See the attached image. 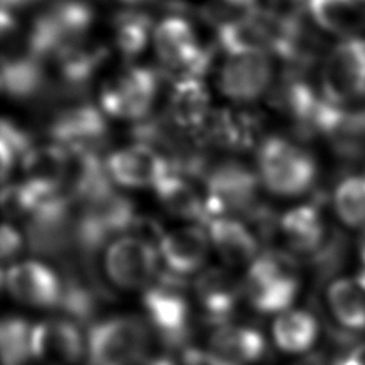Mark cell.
I'll use <instances>...</instances> for the list:
<instances>
[{
	"mask_svg": "<svg viewBox=\"0 0 365 365\" xmlns=\"http://www.w3.org/2000/svg\"><path fill=\"white\" fill-rule=\"evenodd\" d=\"M158 248L154 244L127 234L107 245L103 265L114 287L137 291L154 282L158 274Z\"/></svg>",
	"mask_w": 365,
	"mask_h": 365,
	"instance_id": "obj_12",
	"label": "cell"
},
{
	"mask_svg": "<svg viewBox=\"0 0 365 365\" xmlns=\"http://www.w3.org/2000/svg\"><path fill=\"white\" fill-rule=\"evenodd\" d=\"M160 205L173 217L204 225L208 222L205 197L195 188L194 181L170 173L154 188Z\"/></svg>",
	"mask_w": 365,
	"mask_h": 365,
	"instance_id": "obj_26",
	"label": "cell"
},
{
	"mask_svg": "<svg viewBox=\"0 0 365 365\" xmlns=\"http://www.w3.org/2000/svg\"><path fill=\"white\" fill-rule=\"evenodd\" d=\"M0 83L4 96L14 101H48L51 94L46 63L33 56L26 44L4 47Z\"/></svg>",
	"mask_w": 365,
	"mask_h": 365,
	"instance_id": "obj_16",
	"label": "cell"
},
{
	"mask_svg": "<svg viewBox=\"0 0 365 365\" xmlns=\"http://www.w3.org/2000/svg\"><path fill=\"white\" fill-rule=\"evenodd\" d=\"M321 90L336 106L365 97V40L345 38L331 48L321 68Z\"/></svg>",
	"mask_w": 365,
	"mask_h": 365,
	"instance_id": "obj_10",
	"label": "cell"
},
{
	"mask_svg": "<svg viewBox=\"0 0 365 365\" xmlns=\"http://www.w3.org/2000/svg\"><path fill=\"white\" fill-rule=\"evenodd\" d=\"M46 135L66 148L101 154L108 140L107 117L98 106L83 98L57 103L47 118Z\"/></svg>",
	"mask_w": 365,
	"mask_h": 365,
	"instance_id": "obj_9",
	"label": "cell"
},
{
	"mask_svg": "<svg viewBox=\"0 0 365 365\" xmlns=\"http://www.w3.org/2000/svg\"><path fill=\"white\" fill-rule=\"evenodd\" d=\"M151 44L167 83L188 77L202 78L212 67L218 50L215 43H202L191 19L181 14H167L155 23Z\"/></svg>",
	"mask_w": 365,
	"mask_h": 365,
	"instance_id": "obj_1",
	"label": "cell"
},
{
	"mask_svg": "<svg viewBox=\"0 0 365 365\" xmlns=\"http://www.w3.org/2000/svg\"><path fill=\"white\" fill-rule=\"evenodd\" d=\"M143 305L148 322L167 344H182L188 332L190 304L180 275L168 272L144 289Z\"/></svg>",
	"mask_w": 365,
	"mask_h": 365,
	"instance_id": "obj_13",
	"label": "cell"
},
{
	"mask_svg": "<svg viewBox=\"0 0 365 365\" xmlns=\"http://www.w3.org/2000/svg\"><path fill=\"white\" fill-rule=\"evenodd\" d=\"M278 230L297 254H317L327 241V228L317 202L289 208L279 217Z\"/></svg>",
	"mask_w": 365,
	"mask_h": 365,
	"instance_id": "obj_25",
	"label": "cell"
},
{
	"mask_svg": "<svg viewBox=\"0 0 365 365\" xmlns=\"http://www.w3.org/2000/svg\"><path fill=\"white\" fill-rule=\"evenodd\" d=\"M197 138L208 150L231 153L251 150L264 140L262 115L247 108H214Z\"/></svg>",
	"mask_w": 365,
	"mask_h": 365,
	"instance_id": "obj_14",
	"label": "cell"
},
{
	"mask_svg": "<svg viewBox=\"0 0 365 365\" xmlns=\"http://www.w3.org/2000/svg\"><path fill=\"white\" fill-rule=\"evenodd\" d=\"M194 294L210 319L225 324L242 295V287L228 271L208 268L194 281Z\"/></svg>",
	"mask_w": 365,
	"mask_h": 365,
	"instance_id": "obj_24",
	"label": "cell"
},
{
	"mask_svg": "<svg viewBox=\"0 0 365 365\" xmlns=\"http://www.w3.org/2000/svg\"><path fill=\"white\" fill-rule=\"evenodd\" d=\"M68 163V148L51 141L36 144L20 164L23 181L44 198L63 194Z\"/></svg>",
	"mask_w": 365,
	"mask_h": 365,
	"instance_id": "obj_22",
	"label": "cell"
},
{
	"mask_svg": "<svg viewBox=\"0 0 365 365\" xmlns=\"http://www.w3.org/2000/svg\"><path fill=\"white\" fill-rule=\"evenodd\" d=\"M46 198L27 182H6L1 191V210L7 218L30 217Z\"/></svg>",
	"mask_w": 365,
	"mask_h": 365,
	"instance_id": "obj_35",
	"label": "cell"
},
{
	"mask_svg": "<svg viewBox=\"0 0 365 365\" xmlns=\"http://www.w3.org/2000/svg\"><path fill=\"white\" fill-rule=\"evenodd\" d=\"M311 20L324 31L352 38L365 27V10L359 0H307Z\"/></svg>",
	"mask_w": 365,
	"mask_h": 365,
	"instance_id": "obj_28",
	"label": "cell"
},
{
	"mask_svg": "<svg viewBox=\"0 0 365 365\" xmlns=\"http://www.w3.org/2000/svg\"><path fill=\"white\" fill-rule=\"evenodd\" d=\"M24 245L23 234L11 224L4 222L1 227V258L4 261L16 258Z\"/></svg>",
	"mask_w": 365,
	"mask_h": 365,
	"instance_id": "obj_36",
	"label": "cell"
},
{
	"mask_svg": "<svg viewBox=\"0 0 365 365\" xmlns=\"http://www.w3.org/2000/svg\"><path fill=\"white\" fill-rule=\"evenodd\" d=\"M274 342L288 354L308 351L318 336V324L312 314L304 309H287L278 314L272 325Z\"/></svg>",
	"mask_w": 365,
	"mask_h": 365,
	"instance_id": "obj_29",
	"label": "cell"
},
{
	"mask_svg": "<svg viewBox=\"0 0 365 365\" xmlns=\"http://www.w3.org/2000/svg\"><path fill=\"white\" fill-rule=\"evenodd\" d=\"M94 10L86 0H53L31 21L26 34L29 51L41 61H54L90 38Z\"/></svg>",
	"mask_w": 365,
	"mask_h": 365,
	"instance_id": "obj_2",
	"label": "cell"
},
{
	"mask_svg": "<svg viewBox=\"0 0 365 365\" xmlns=\"http://www.w3.org/2000/svg\"><path fill=\"white\" fill-rule=\"evenodd\" d=\"M150 346L147 324L131 315L110 317L91 325L86 338L88 365H135Z\"/></svg>",
	"mask_w": 365,
	"mask_h": 365,
	"instance_id": "obj_7",
	"label": "cell"
},
{
	"mask_svg": "<svg viewBox=\"0 0 365 365\" xmlns=\"http://www.w3.org/2000/svg\"><path fill=\"white\" fill-rule=\"evenodd\" d=\"M137 217L134 202L110 187L77 204L76 248L83 257L96 254L104 244L130 232Z\"/></svg>",
	"mask_w": 365,
	"mask_h": 365,
	"instance_id": "obj_4",
	"label": "cell"
},
{
	"mask_svg": "<svg viewBox=\"0 0 365 365\" xmlns=\"http://www.w3.org/2000/svg\"><path fill=\"white\" fill-rule=\"evenodd\" d=\"M327 299L335 319L348 329H365V289L354 279L339 278L331 282Z\"/></svg>",
	"mask_w": 365,
	"mask_h": 365,
	"instance_id": "obj_30",
	"label": "cell"
},
{
	"mask_svg": "<svg viewBox=\"0 0 365 365\" xmlns=\"http://www.w3.org/2000/svg\"><path fill=\"white\" fill-rule=\"evenodd\" d=\"M274 73L272 56L268 53H228L217 70V87L232 103L250 104L268 94Z\"/></svg>",
	"mask_w": 365,
	"mask_h": 365,
	"instance_id": "obj_11",
	"label": "cell"
},
{
	"mask_svg": "<svg viewBox=\"0 0 365 365\" xmlns=\"http://www.w3.org/2000/svg\"><path fill=\"white\" fill-rule=\"evenodd\" d=\"M202 184L208 221L214 217L241 218L240 215L245 220L262 202L258 173L240 160L212 163Z\"/></svg>",
	"mask_w": 365,
	"mask_h": 365,
	"instance_id": "obj_6",
	"label": "cell"
},
{
	"mask_svg": "<svg viewBox=\"0 0 365 365\" xmlns=\"http://www.w3.org/2000/svg\"><path fill=\"white\" fill-rule=\"evenodd\" d=\"M164 81L158 67L130 64L103 83L98 107L106 117L138 123L153 114Z\"/></svg>",
	"mask_w": 365,
	"mask_h": 365,
	"instance_id": "obj_5",
	"label": "cell"
},
{
	"mask_svg": "<svg viewBox=\"0 0 365 365\" xmlns=\"http://www.w3.org/2000/svg\"><path fill=\"white\" fill-rule=\"evenodd\" d=\"M205 225L211 247L227 265H251L258 257V237L244 220L214 217Z\"/></svg>",
	"mask_w": 365,
	"mask_h": 365,
	"instance_id": "obj_23",
	"label": "cell"
},
{
	"mask_svg": "<svg viewBox=\"0 0 365 365\" xmlns=\"http://www.w3.org/2000/svg\"><path fill=\"white\" fill-rule=\"evenodd\" d=\"M358 248H359V257L365 267V228H362V232H361V237L358 241Z\"/></svg>",
	"mask_w": 365,
	"mask_h": 365,
	"instance_id": "obj_41",
	"label": "cell"
},
{
	"mask_svg": "<svg viewBox=\"0 0 365 365\" xmlns=\"http://www.w3.org/2000/svg\"><path fill=\"white\" fill-rule=\"evenodd\" d=\"M212 110L211 96L202 78L188 77L171 83L164 113L184 133L197 137Z\"/></svg>",
	"mask_w": 365,
	"mask_h": 365,
	"instance_id": "obj_21",
	"label": "cell"
},
{
	"mask_svg": "<svg viewBox=\"0 0 365 365\" xmlns=\"http://www.w3.org/2000/svg\"><path fill=\"white\" fill-rule=\"evenodd\" d=\"M262 7L258 0H207L197 9V17L215 31L241 20Z\"/></svg>",
	"mask_w": 365,
	"mask_h": 365,
	"instance_id": "obj_34",
	"label": "cell"
},
{
	"mask_svg": "<svg viewBox=\"0 0 365 365\" xmlns=\"http://www.w3.org/2000/svg\"><path fill=\"white\" fill-rule=\"evenodd\" d=\"M267 7L284 16H294L304 11L307 0H267Z\"/></svg>",
	"mask_w": 365,
	"mask_h": 365,
	"instance_id": "obj_37",
	"label": "cell"
},
{
	"mask_svg": "<svg viewBox=\"0 0 365 365\" xmlns=\"http://www.w3.org/2000/svg\"><path fill=\"white\" fill-rule=\"evenodd\" d=\"M33 358L44 365H76L86 355V339L70 318H51L33 325Z\"/></svg>",
	"mask_w": 365,
	"mask_h": 365,
	"instance_id": "obj_18",
	"label": "cell"
},
{
	"mask_svg": "<svg viewBox=\"0 0 365 365\" xmlns=\"http://www.w3.org/2000/svg\"><path fill=\"white\" fill-rule=\"evenodd\" d=\"M359 1H365V0H359Z\"/></svg>",
	"mask_w": 365,
	"mask_h": 365,
	"instance_id": "obj_43",
	"label": "cell"
},
{
	"mask_svg": "<svg viewBox=\"0 0 365 365\" xmlns=\"http://www.w3.org/2000/svg\"><path fill=\"white\" fill-rule=\"evenodd\" d=\"M154 27L153 16L143 9L128 7L117 11L111 19L114 48L131 61L153 43Z\"/></svg>",
	"mask_w": 365,
	"mask_h": 365,
	"instance_id": "obj_27",
	"label": "cell"
},
{
	"mask_svg": "<svg viewBox=\"0 0 365 365\" xmlns=\"http://www.w3.org/2000/svg\"><path fill=\"white\" fill-rule=\"evenodd\" d=\"M31 329L26 319L10 315L1 321L0 351L3 365H26L31 354Z\"/></svg>",
	"mask_w": 365,
	"mask_h": 365,
	"instance_id": "obj_32",
	"label": "cell"
},
{
	"mask_svg": "<svg viewBox=\"0 0 365 365\" xmlns=\"http://www.w3.org/2000/svg\"><path fill=\"white\" fill-rule=\"evenodd\" d=\"M145 365H177L170 356H154Z\"/></svg>",
	"mask_w": 365,
	"mask_h": 365,
	"instance_id": "obj_40",
	"label": "cell"
},
{
	"mask_svg": "<svg viewBox=\"0 0 365 365\" xmlns=\"http://www.w3.org/2000/svg\"><path fill=\"white\" fill-rule=\"evenodd\" d=\"M120 1L125 3V4L130 6V7H141V6L154 3V1H157V0H120Z\"/></svg>",
	"mask_w": 365,
	"mask_h": 365,
	"instance_id": "obj_42",
	"label": "cell"
},
{
	"mask_svg": "<svg viewBox=\"0 0 365 365\" xmlns=\"http://www.w3.org/2000/svg\"><path fill=\"white\" fill-rule=\"evenodd\" d=\"M41 0H1V9H6V10H10L13 13L21 10V9H26L29 6H33L36 3H38Z\"/></svg>",
	"mask_w": 365,
	"mask_h": 365,
	"instance_id": "obj_38",
	"label": "cell"
},
{
	"mask_svg": "<svg viewBox=\"0 0 365 365\" xmlns=\"http://www.w3.org/2000/svg\"><path fill=\"white\" fill-rule=\"evenodd\" d=\"M33 137L23 125L14 120L4 117L1 120L0 131V160H1V180L7 181V177L16 167H20L26 154L34 147Z\"/></svg>",
	"mask_w": 365,
	"mask_h": 365,
	"instance_id": "obj_33",
	"label": "cell"
},
{
	"mask_svg": "<svg viewBox=\"0 0 365 365\" xmlns=\"http://www.w3.org/2000/svg\"><path fill=\"white\" fill-rule=\"evenodd\" d=\"M202 227L188 224L164 232L157 248L170 272L184 277L202 268L211 248L208 232Z\"/></svg>",
	"mask_w": 365,
	"mask_h": 365,
	"instance_id": "obj_20",
	"label": "cell"
},
{
	"mask_svg": "<svg viewBox=\"0 0 365 365\" xmlns=\"http://www.w3.org/2000/svg\"><path fill=\"white\" fill-rule=\"evenodd\" d=\"M241 287L242 295L255 311L281 314L297 298L299 282L288 255L267 251L248 265Z\"/></svg>",
	"mask_w": 365,
	"mask_h": 365,
	"instance_id": "obj_8",
	"label": "cell"
},
{
	"mask_svg": "<svg viewBox=\"0 0 365 365\" xmlns=\"http://www.w3.org/2000/svg\"><path fill=\"white\" fill-rule=\"evenodd\" d=\"M335 365H365V355L362 352H354L336 361Z\"/></svg>",
	"mask_w": 365,
	"mask_h": 365,
	"instance_id": "obj_39",
	"label": "cell"
},
{
	"mask_svg": "<svg viewBox=\"0 0 365 365\" xmlns=\"http://www.w3.org/2000/svg\"><path fill=\"white\" fill-rule=\"evenodd\" d=\"M9 294L20 304L34 308H56L61 305L64 282L48 265L29 259L11 264L3 274Z\"/></svg>",
	"mask_w": 365,
	"mask_h": 365,
	"instance_id": "obj_17",
	"label": "cell"
},
{
	"mask_svg": "<svg viewBox=\"0 0 365 365\" xmlns=\"http://www.w3.org/2000/svg\"><path fill=\"white\" fill-rule=\"evenodd\" d=\"M257 173L271 194L297 197L311 190L318 167L312 154L294 140L267 135L257 147Z\"/></svg>",
	"mask_w": 365,
	"mask_h": 365,
	"instance_id": "obj_3",
	"label": "cell"
},
{
	"mask_svg": "<svg viewBox=\"0 0 365 365\" xmlns=\"http://www.w3.org/2000/svg\"><path fill=\"white\" fill-rule=\"evenodd\" d=\"M338 218L351 228H365V175H349L338 182L332 194Z\"/></svg>",
	"mask_w": 365,
	"mask_h": 365,
	"instance_id": "obj_31",
	"label": "cell"
},
{
	"mask_svg": "<svg viewBox=\"0 0 365 365\" xmlns=\"http://www.w3.org/2000/svg\"><path fill=\"white\" fill-rule=\"evenodd\" d=\"M265 352L262 334L247 325L220 324L211 334L202 365H250Z\"/></svg>",
	"mask_w": 365,
	"mask_h": 365,
	"instance_id": "obj_19",
	"label": "cell"
},
{
	"mask_svg": "<svg viewBox=\"0 0 365 365\" xmlns=\"http://www.w3.org/2000/svg\"><path fill=\"white\" fill-rule=\"evenodd\" d=\"M106 167L114 184L130 190H154L171 173L167 158L154 147L143 143H133L111 151L106 157Z\"/></svg>",
	"mask_w": 365,
	"mask_h": 365,
	"instance_id": "obj_15",
	"label": "cell"
}]
</instances>
